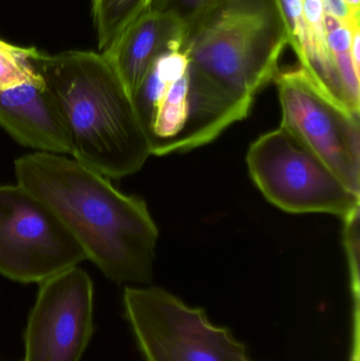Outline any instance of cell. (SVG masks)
Listing matches in <instances>:
<instances>
[{"mask_svg": "<svg viewBox=\"0 0 360 361\" xmlns=\"http://www.w3.org/2000/svg\"><path fill=\"white\" fill-rule=\"evenodd\" d=\"M184 37L181 23L148 10L103 55L132 97L154 61L166 53L181 50Z\"/></svg>", "mask_w": 360, "mask_h": 361, "instance_id": "9", "label": "cell"}, {"mask_svg": "<svg viewBox=\"0 0 360 361\" xmlns=\"http://www.w3.org/2000/svg\"><path fill=\"white\" fill-rule=\"evenodd\" d=\"M351 10L354 13H360V0H346Z\"/></svg>", "mask_w": 360, "mask_h": 361, "instance_id": "13", "label": "cell"}, {"mask_svg": "<svg viewBox=\"0 0 360 361\" xmlns=\"http://www.w3.org/2000/svg\"><path fill=\"white\" fill-rule=\"evenodd\" d=\"M15 175L17 184L54 212L108 279L151 282L159 229L144 200L120 192L108 178L58 154L21 157Z\"/></svg>", "mask_w": 360, "mask_h": 361, "instance_id": "2", "label": "cell"}, {"mask_svg": "<svg viewBox=\"0 0 360 361\" xmlns=\"http://www.w3.org/2000/svg\"><path fill=\"white\" fill-rule=\"evenodd\" d=\"M247 162L264 197L285 212L329 214L344 221L360 210V195L281 125L252 144Z\"/></svg>", "mask_w": 360, "mask_h": 361, "instance_id": "4", "label": "cell"}, {"mask_svg": "<svg viewBox=\"0 0 360 361\" xmlns=\"http://www.w3.org/2000/svg\"><path fill=\"white\" fill-rule=\"evenodd\" d=\"M218 0H152L149 10L181 23L185 32Z\"/></svg>", "mask_w": 360, "mask_h": 361, "instance_id": "12", "label": "cell"}, {"mask_svg": "<svg viewBox=\"0 0 360 361\" xmlns=\"http://www.w3.org/2000/svg\"><path fill=\"white\" fill-rule=\"evenodd\" d=\"M281 126L360 195V118L330 97L302 67L277 72Z\"/></svg>", "mask_w": 360, "mask_h": 361, "instance_id": "7", "label": "cell"}, {"mask_svg": "<svg viewBox=\"0 0 360 361\" xmlns=\"http://www.w3.org/2000/svg\"><path fill=\"white\" fill-rule=\"evenodd\" d=\"M40 72L67 137L69 154L91 171L120 179L151 156L130 94L101 53L42 54Z\"/></svg>", "mask_w": 360, "mask_h": 361, "instance_id": "3", "label": "cell"}, {"mask_svg": "<svg viewBox=\"0 0 360 361\" xmlns=\"http://www.w3.org/2000/svg\"><path fill=\"white\" fill-rule=\"evenodd\" d=\"M152 0H93V20L101 54L149 10Z\"/></svg>", "mask_w": 360, "mask_h": 361, "instance_id": "10", "label": "cell"}, {"mask_svg": "<svg viewBox=\"0 0 360 361\" xmlns=\"http://www.w3.org/2000/svg\"><path fill=\"white\" fill-rule=\"evenodd\" d=\"M125 315L146 361H253L230 329L156 286L124 290Z\"/></svg>", "mask_w": 360, "mask_h": 361, "instance_id": "5", "label": "cell"}, {"mask_svg": "<svg viewBox=\"0 0 360 361\" xmlns=\"http://www.w3.org/2000/svg\"><path fill=\"white\" fill-rule=\"evenodd\" d=\"M84 250L54 212L20 185H0V274L42 283L77 267Z\"/></svg>", "mask_w": 360, "mask_h": 361, "instance_id": "6", "label": "cell"}, {"mask_svg": "<svg viewBox=\"0 0 360 361\" xmlns=\"http://www.w3.org/2000/svg\"><path fill=\"white\" fill-rule=\"evenodd\" d=\"M328 46L340 74L351 108L360 114V68L351 52L350 27L346 23L325 13Z\"/></svg>", "mask_w": 360, "mask_h": 361, "instance_id": "11", "label": "cell"}, {"mask_svg": "<svg viewBox=\"0 0 360 361\" xmlns=\"http://www.w3.org/2000/svg\"><path fill=\"white\" fill-rule=\"evenodd\" d=\"M287 44L277 0H218L185 32L187 118L160 156L202 147L244 120Z\"/></svg>", "mask_w": 360, "mask_h": 361, "instance_id": "1", "label": "cell"}, {"mask_svg": "<svg viewBox=\"0 0 360 361\" xmlns=\"http://www.w3.org/2000/svg\"><path fill=\"white\" fill-rule=\"evenodd\" d=\"M93 334V284L77 267L40 283L23 361H80Z\"/></svg>", "mask_w": 360, "mask_h": 361, "instance_id": "8", "label": "cell"}]
</instances>
